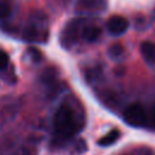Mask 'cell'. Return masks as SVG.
<instances>
[{
  "label": "cell",
  "instance_id": "obj_12",
  "mask_svg": "<svg viewBox=\"0 0 155 155\" xmlns=\"http://www.w3.org/2000/svg\"><path fill=\"white\" fill-rule=\"evenodd\" d=\"M7 64H8V56H7L6 52L0 50V69L6 68Z\"/></svg>",
  "mask_w": 155,
  "mask_h": 155
},
{
  "label": "cell",
  "instance_id": "obj_5",
  "mask_svg": "<svg viewBox=\"0 0 155 155\" xmlns=\"http://www.w3.org/2000/svg\"><path fill=\"white\" fill-rule=\"evenodd\" d=\"M107 8V0H79L76 11L80 13H99Z\"/></svg>",
  "mask_w": 155,
  "mask_h": 155
},
{
  "label": "cell",
  "instance_id": "obj_1",
  "mask_svg": "<svg viewBox=\"0 0 155 155\" xmlns=\"http://www.w3.org/2000/svg\"><path fill=\"white\" fill-rule=\"evenodd\" d=\"M82 127V119L76 110L68 103H62L53 115L54 133L61 139L70 138Z\"/></svg>",
  "mask_w": 155,
  "mask_h": 155
},
{
  "label": "cell",
  "instance_id": "obj_11",
  "mask_svg": "<svg viewBox=\"0 0 155 155\" xmlns=\"http://www.w3.org/2000/svg\"><path fill=\"white\" fill-rule=\"evenodd\" d=\"M109 56L113 58V59H116V58H119V57H121L122 56V53H124V47L120 45V44H114V45H111L110 47H109Z\"/></svg>",
  "mask_w": 155,
  "mask_h": 155
},
{
  "label": "cell",
  "instance_id": "obj_3",
  "mask_svg": "<svg viewBox=\"0 0 155 155\" xmlns=\"http://www.w3.org/2000/svg\"><path fill=\"white\" fill-rule=\"evenodd\" d=\"M124 120L134 127L144 126L148 122V114L139 103H132L124 110Z\"/></svg>",
  "mask_w": 155,
  "mask_h": 155
},
{
  "label": "cell",
  "instance_id": "obj_7",
  "mask_svg": "<svg viewBox=\"0 0 155 155\" xmlns=\"http://www.w3.org/2000/svg\"><path fill=\"white\" fill-rule=\"evenodd\" d=\"M101 35H102L101 27L85 22L82 31H81V39H84L87 42H94L101 38Z\"/></svg>",
  "mask_w": 155,
  "mask_h": 155
},
{
  "label": "cell",
  "instance_id": "obj_4",
  "mask_svg": "<svg viewBox=\"0 0 155 155\" xmlns=\"http://www.w3.org/2000/svg\"><path fill=\"white\" fill-rule=\"evenodd\" d=\"M85 21L82 19H75L67 24L62 33V45L64 47H70L74 42H76L79 36L81 38V31L84 28Z\"/></svg>",
  "mask_w": 155,
  "mask_h": 155
},
{
  "label": "cell",
  "instance_id": "obj_6",
  "mask_svg": "<svg viewBox=\"0 0 155 155\" xmlns=\"http://www.w3.org/2000/svg\"><path fill=\"white\" fill-rule=\"evenodd\" d=\"M128 25H130L128 21L125 17L119 16V15L111 16L107 22V29L114 36H119L126 33V30L128 29Z\"/></svg>",
  "mask_w": 155,
  "mask_h": 155
},
{
  "label": "cell",
  "instance_id": "obj_13",
  "mask_svg": "<svg viewBox=\"0 0 155 155\" xmlns=\"http://www.w3.org/2000/svg\"><path fill=\"white\" fill-rule=\"evenodd\" d=\"M31 153H33L31 149H21L19 151H17L16 155H34V154H31Z\"/></svg>",
  "mask_w": 155,
  "mask_h": 155
},
{
  "label": "cell",
  "instance_id": "obj_10",
  "mask_svg": "<svg viewBox=\"0 0 155 155\" xmlns=\"http://www.w3.org/2000/svg\"><path fill=\"white\" fill-rule=\"evenodd\" d=\"M12 15V5L10 0H0V19H6Z\"/></svg>",
  "mask_w": 155,
  "mask_h": 155
},
{
  "label": "cell",
  "instance_id": "obj_2",
  "mask_svg": "<svg viewBox=\"0 0 155 155\" xmlns=\"http://www.w3.org/2000/svg\"><path fill=\"white\" fill-rule=\"evenodd\" d=\"M47 21L45 15L41 12H34L30 16L29 23L24 30L23 38L27 41H34V42H44L47 38Z\"/></svg>",
  "mask_w": 155,
  "mask_h": 155
},
{
  "label": "cell",
  "instance_id": "obj_8",
  "mask_svg": "<svg viewBox=\"0 0 155 155\" xmlns=\"http://www.w3.org/2000/svg\"><path fill=\"white\" fill-rule=\"evenodd\" d=\"M140 53L145 61V63L155 69V44L150 41H143L140 44Z\"/></svg>",
  "mask_w": 155,
  "mask_h": 155
},
{
  "label": "cell",
  "instance_id": "obj_14",
  "mask_svg": "<svg viewBox=\"0 0 155 155\" xmlns=\"http://www.w3.org/2000/svg\"><path fill=\"white\" fill-rule=\"evenodd\" d=\"M150 122L155 126V105L153 107V109H151V111H150Z\"/></svg>",
  "mask_w": 155,
  "mask_h": 155
},
{
  "label": "cell",
  "instance_id": "obj_9",
  "mask_svg": "<svg viewBox=\"0 0 155 155\" xmlns=\"http://www.w3.org/2000/svg\"><path fill=\"white\" fill-rule=\"evenodd\" d=\"M120 137V132L117 130H111L110 132H108L105 136H103L99 140H98V144L102 145V147H108V145H111L114 144Z\"/></svg>",
  "mask_w": 155,
  "mask_h": 155
}]
</instances>
